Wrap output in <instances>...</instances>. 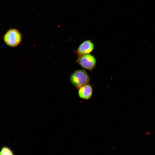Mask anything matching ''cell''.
Returning a JSON list of instances; mask_svg holds the SVG:
<instances>
[{"label":"cell","instance_id":"1","mask_svg":"<svg viewBox=\"0 0 155 155\" xmlns=\"http://www.w3.org/2000/svg\"><path fill=\"white\" fill-rule=\"evenodd\" d=\"M70 80L72 84L78 89L88 84L90 82L89 77L84 69L78 70L71 75Z\"/></svg>","mask_w":155,"mask_h":155},{"label":"cell","instance_id":"2","mask_svg":"<svg viewBox=\"0 0 155 155\" xmlns=\"http://www.w3.org/2000/svg\"><path fill=\"white\" fill-rule=\"evenodd\" d=\"M3 40L8 46L12 47L18 46L22 40V35L17 29L12 28L9 30L4 36Z\"/></svg>","mask_w":155,"mask_h":155},{"label":"cell","instance_id":"3","mask_svg":"<svg viewBox=\"0 0 155 155\" xmlns=\"http://www.w3.org/2000/svg\"><path fill=\"white\" fill-rule=\"evenodd\" d=\"M76 61L83 68L90 71L94 68L96 61L94 57L89 54L79 56Z\"/></svg>","mask_w":155,"mask_h":155},{"label":"cell","instance_id":"4","mask_svg":"<svg viewBox=\"0 0 155 155\" xmlns=\"http://www.w3.org/2000/svg\"><path fill=\"white\" fill-rule=\"evenodd\" d=\"M94 45L90 40H87L83 42L77 49L78 56L89 54L93 50Z\"/></svg>","mask_w":155,"mask_h":155},{"label":"cell","instance_id":"5","mask_svg":"<svg viewBox=\"0 0 155 155\" xmlns=\"http://www.w3.org/2000/svg\"><path fill=\"white\" fill-rule=\"evenodd\" d=\"M78 93L80 98L88 100L90 98L92 94V87L90 84L86 85L79 89Z\"/></svg>","mask_w":155,"mask_h":155},{"label":"cell","instance_id":"6","mask_svg":"<svg viewBox=\"0 0 155 155\" xmlns=\"http://www.w3.org/2000/svg\"><path fill=\"white\" fill-rule=\"evenodd\" d=\"M0 155H14L13 151L7 146L3 147L0 151Z\"/></svg>","mask_w":155,"mask_h":155}]
</instances>
